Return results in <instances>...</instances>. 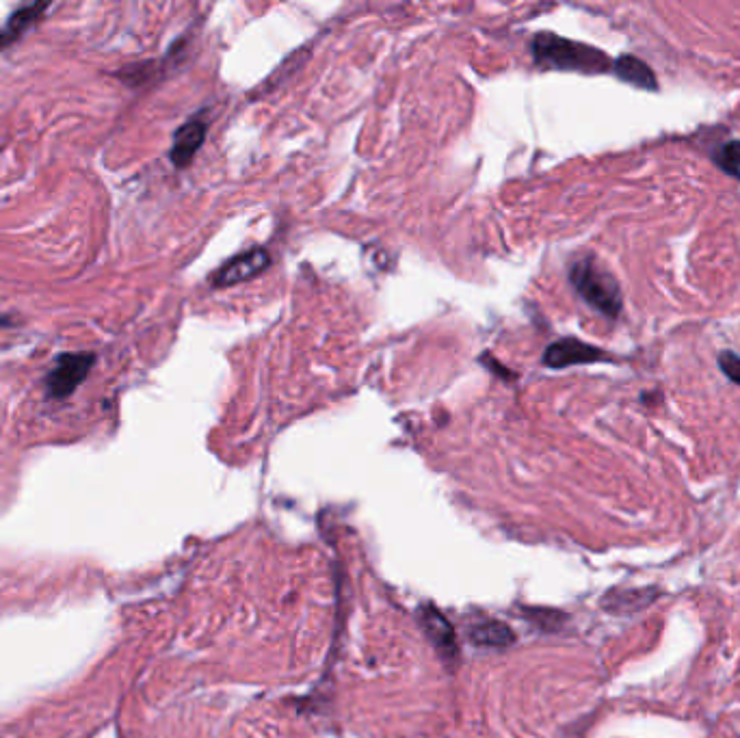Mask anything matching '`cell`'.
<instances>
[{
	"label": "cell",
	"instance_id": "cell-3",
	"mask_svg": "<svg viewBox=\"0 0 740 738\" xmlns=\"http://www.w3.org/2000/svg\"><path fill=\"white\" fill-rule=\"evenodd\" d=\"M96 355L89 351L63 353L57 358L55 368L46 377V388L52 399H68L70 394L83 384L85 377L94 368Z\"/></svg>",
	"mask_w": 740,
	"mask_h": 738
},
{
	"label": "cell",
	"instance_id": "cell-4",
	"mask_svg": "<svg viewBox=\"0 0 740 738\" xmlns=\"http://www.w3.org/2000/svg\"><path fill=\"white\" fill-rule=\"evenodd\" d=\"M271 265V256L264 247L249 249L245 254L234 256L230 262H226L215 275H213V284L223 288V286H234L247 282L251 278H256L264 269Z\"/></svg>",
	"mask_w": 740,
	"mask_h": 738
},
{
	"label": "cell",
	"instance_id": "cell-10",
	"mask_svg": "<svg viewBox=\"0 0 740 738\" xmlns=\"http://www.w3.org/2000/svg\"><path fill=\"white\" fill-rule=\"evenodd\" d=\"M613 72L621 78V81L632 83V85H637L641 89L654 91L658 87L656 76L652 74V70L647 68V65L637 57H630V55L619 57L617 61H613Z\"/></svg>",
	"mask_w": 740,
	"mask_h": 738
},
{
	"label": "cell",
	"instance_id": "cell-13",
	"mask_svg": "<svg viewBox=\"0 0 740 738\" xmlns=\"http://www.w3.org/2000/svg\"><path fill=\"white\" fill-rule=\"evenodd\" d=\"M719 366H721V371L728 375L730 381H734L736 386H740V355H736L732 351H723L719 355Z\"/></svg>",
	"mask_w": 740,
	"mask_h": 738
},
{
	"label": "cell",
	"instance_id": "cell-8",
	"mask_svg": "<svg viewBox=\"0 0 740 738\" xmlns=\"http://www.w3.org/2000/svg\"><path fill=\"white\" fill-rule=\"evenodd\" d=\"M658 596V589L641 587V589H617L604 598V606L611 613H637L645 606H650Z\"/></svg>",
	"mask_w": 740,
	"mask_h": 738
},
{
	"label": "cell",
	"instance_id": "cell-5",
	"mask_svg": "<svg viewBox=\"0 0 740 738\" xmlns=\"http://www.w3.org/2000/svg\"><path fill=\"white\" fill-rule=\"evenodd\" d=\"M606 355L598 347L587 345V342L578 338H563L552 342L544 353V364L548 368H567L574 364H591L604 360Z\"/></svg>",
	"mask_w": 740,
	"mask_h": 738
},
{
	"label": "cell",
	"instance_id": "cell-1",
	"mask_svg": "<svg viewBox=\"0 0 740 738\" xmlns=\"http://www.w3.org/2000/svg\"><path fill=\"white\" fill-rule=\"evenodd\" d=\"M531 48L533 57L541 68L583 74L613 72V61L602 50L572 42V39H565L554 33H537Z\"/></svg>",
	"mask_w": 740,
	"mask_h": 738
},
{
	"label": "cell",
	"instance_id": "cell-11",
	"mask_svg": "<svg viewBox=\"0 0 740 738\" xmlns=\"http://www.w3.org/2000/svg\"><path fill=\"white\" fill-rule=\"evenodd\" d=\"M470 641L481 648H507L513 643V632L502 622H483L470 630Z\"/></svg>",
	"mask_w": 740,
	"mask_h": 738
},
{
	"label": "cell",
	"instance_id": "cell-6",
	"mask_svg": "<svg viewBox=\"0 0 740 738\" xmlns=\"http://www.w3.org/2000/svg\"><path fill=\"white\" fill-rule=\"evenodd\" d=\"M206 133H208V124L204 120H200V117H193V120H189L187 124L180 126L176 130L174 146H171V150H169L171 163H174L176 167H187L193 161V156L197 154V150L202 148Z\"/></svg>",
	"mask_w": 740,
	"mask_h": 738
},
{
	"label": "cell",
	"instance_id": "cell-12",
	"mask_svg": "<svg viewBox=\"0 0 740 738\" xmlns=\"http://www.w3.org/2000/svg\"><path fill=\"white\" fill-rule=\"evenodd\" d=\"M715 163L734 178L740 180V141H728L717 148Z\"/></svg>",
	"mask_w": 740,
	"mask_h": 738
},
{
	"label": "cell",
	"instance_id": "cell-7",
	"mask_svg": "<svg viewBox=\"0 0 740 738\" xmlns=\"http://www.w3.org/2000/svg\"><path fill=\"white\" fill-rule=\"evenodd\" d=\"M420 624L425 626L429 639L438 645V650L446 656H455L457 654V641H455V632L451 624L446 622V617L438 613L433 606H425L420 609Z\"/></svg>",
	"mask_w": 740,
	"mask_h": 738
},
{
	"label": "cell",
	"instance_id": "cell-9",
	"mask_svg": "<svg viewBox=\"0 0 740 738\" xmlns=\"http://www.w3.org/2000/svg\"><path fill=\"white\" fill-rule=\"evenodd\" d=\"M48 9V3H37V5H24L16 13H11V18L5 22L3 29H0V48H5L9 44L20 39V35L33 26V22L39 20V16Z\"/></svg>",
	"mask_w": 740,
	"mask_h": 738
},
{
	"label": "cell",
	"instance_id": "cell-2",
	"mask_svg": "<svg viewBox=\"0 0 740 738\" xmlns=\"http://www.w3.org/2000/svg\"><path fill=\"white\" fill-rule=\"evenodd\" d=\"M570 282L591 308L604 316H615L621 312V291L613 275L602 269L593 258H578L570 269Z\"/></svg>",
	"mask_w": 740,
	"mask_h": 738
}]
</instances>
